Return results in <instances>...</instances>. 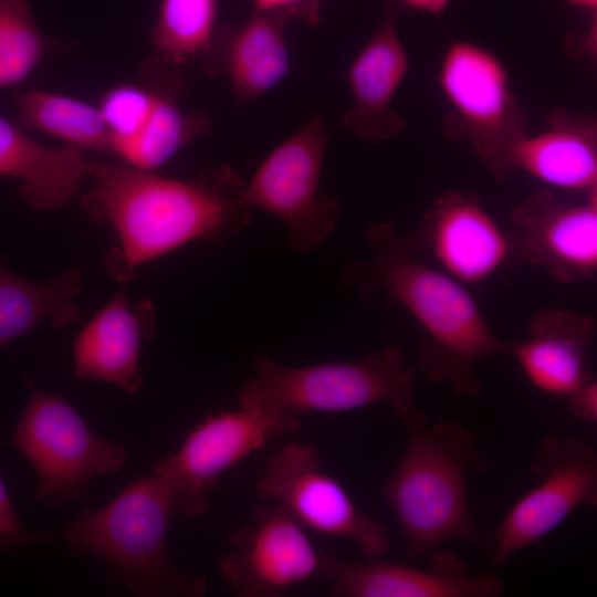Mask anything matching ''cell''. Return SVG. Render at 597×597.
Returning <instances> with one entry per match:
<instances>
[{"label": "cell", "instance_id": "9", "mask_svg": "<svg viewBox=\"0 0 597 597\" xmlns=\"http://www.w3.org/2000/svg\"><path fill=\"white\" fill-rule=\"evenodd\" d=\"M303 417L291 410L238 407L210 413L191 428L175 452L153 472L169 484L176 512L198 516L208 507L219 478L251 453L298 429Z\"/></svg>", "mask_w": 597, "mask_h": 597}, {"label": "cell", "instance_id": "25", "mask_svg": "<svg viewBox=\"0 0 597 597\" xmlns=\"http://www.w3.org/2000/svg\"><path fill=\"white\" fill-rule=\"evenodd\" d=\"M217 14V0H161L151 34V65L180 69L200 57L216 32Z\"/></svg>", "mask_w": 597, "mask_h": 597}, {"label": "cell", "instance_id": "21", "mask_svg": "<svg viewBox=\"0 0 597 597\" xmlns=\"http://www.w3.org/2000/svg\"><path fill=\"white\" fill-rule=\"evenodd\" d=\"M82 149L49 148L0 116V176L21 181L20 193L33 209L62 207L87 179Z\"/></svg>", "mask_w": 597, "mask_h": 597}, {"label": "cell", "instance_id": "27", "mask_svg": "<svg viewBox=\"0 0 597 597\" xmlns=\"http://www.w3.org/2000/svg\"><path fill=\"white\" fill-rule=\"evenodd\" d=\"M182 83L164 85L160 90ZM160 90L148 91L143 87L122 84L114 86L104 94L98 107L111 133L113 154L117 155L145 125Z\"/></svg>", "mask_w": 597, "mask_h": 597}, {"label": "cell", "instance_id": "10", "mask_svg": "<svg viewBox=\"0 0 597 597\" xmlns=\"http://www.w3.org/2000/svg\"><path fill=\"white\" fill-rule=\"evenodd\" d=\"M255 492L281 505L305 530L355 543L369 561L390 551L385 527L362 511L326 472L310 443L292 441L271 454L255 482Z\"/></svg>", "mask_w": 597, "mask_h": 597}, {"label": "cell", "instance_id": "1", "mask_svg": "<svg viewBox=\"0 0 597 597\" xmlns=\"http://www.w3.org/2000/svg\"><path fill=\"white\" fill-rule=\"evenodd\" d=\"M87 178L93 187L84 205L117 233L119 245L107 255L106 266L122 282L142 264L188 242L221 244L251 220L245 181L228 165L179 180L88 160Z\"/></svg>", "mask_w": 597, "mask_h": 597}, {"label": "cell", "instance_id": "24", "mask_svg": "<svg viewBox=\"0 0 597 597\" xmlns=\"http://www.w3.org/2000/svg\"><path fill=\"white\" fill-rule=\"evenodd\" d=\"M184 85L160 90L154 108L138 134L117 155L132 167L153 171L166 164L192 139L210 128L201 112H185L178 104Z\"/></svg>", "mask_w": 597, "mask_h": 597}, {"label": "cell", "instance_id": "11", "mask_svg": "<svg viewBox=\"0 0 597 597\" xmlns=\"http://www.w3.org/2000/svg\"><path fill=\"white\" fill-rule=\"evenodd\" d=\"M531 468L538 483L490 532L489 556L500 567L552 533L578 506L597 505V458L585 442L548 437L538 444Z\"/></svg>", "mask_w": 597, "mask_h": 597}, {"label": "cell", "instance_id": "12", "mask_svg": "<svg viewBox=\"0 0 597 597\" xmlns=\"http://www.w3.org/2000/svg\"><path fill=\"white\" fill-rule=\"evenodd\" d=\"M228 544L220 573L238 596H282L322 576L324 555L276 503L254 509L249 523L229 534Z\"/></svg>", "mask_w": 597, "mask_h": 597}, {"label": "cell", "instance_id": "14", "mask_svg": "<svg viewBox=\"0 0 597 597\" xmlns=\"http://www.w3.org/2000/svg\"><path fill=\"white\" fill-rule=\"evenodd\" d=\"M337 597H500L503 582L493 574L473 575L455 554L434 552L419 569L371 559L347 563L324 555L322 576Z\"/></svg>", "mask_w": 597, "mask_h": 597}, {"label": "cell", "instance_id": "23", "mask_svg": "<svg viewBox=\"0 0 597 597\" xmlns=\"http://www.w3.org/2000/svg\"><path fill=\"white\" fill-rule=\"evenodd\" d=\"M17 123L66 142L70 146L113 154L112 137L100 107L46 91L15 97Z\"/></svg>", "mask_w": 597, "mask_h": 597}, {"label": "cell", "instance_id": "7", "mask_svg": "<svg viewBox=\"0 0 597 597\" xmlns=\"http://www.w3.org/2000/svg\"><path fill=\"white\" fill-rule=\"evenodd\" d=\"M439 84L452 111L443 123L446 135L469 143L498 181L507 179L509 156L526 130L502 62L480 45L454 41L444 53Z\"/></svg>", "mask_w": 597, "mask_h": 597}, {"label": "cell", "instance_id": "6", "mask_svg": "<svg viewBox=\"0 0 597 597\" xmlns=\"http://www.w3.org/2000/svg\"><path fill=\"white\" fill-rule=\"evenodd\" d=\"M8 441L33 467L35 498L59 507L87 494L91 481L122 469L125 449L95 436L78 412L62 397L35 388Z\"/></svg>", "mask_w": 597, "mask_h": 597}, {"label": "cell", "instance_id": "4", "mask_svg": "<svg viewBox=\"0 0 597 597\" xmlns=\"http://www.w3.org/2000/svg\"><path fill=\"white\" fill-rule=\"evenodd\" d=\"M175 512L168 482L153 472L102 509L80 511L59 537L70 548L102 559L111 577L135 595L201 597L206 579L181 574L168 555V525Z\"/></svg>", "mask_w": 597, "mask_h": 597}, {"label": "cell", "instance_id": "3", "mask_svg": "<svg viewBox=\"0 0 597 597\" xmlns=\"http://www.w3.org/2000/svg\"><path fill=\"white\" fill-rule=\"evenodd\" d=\"M404 426L407 447L383 493L408 555L417 558L449 542H465L489 555L490 532L479 528L469 502V476L494 468L478 436L460 423L431 426L421 411Z\"/></svg>", "mask_w": 597, "mask_h": 597}, {"label": "cell", "instance_id": "16", "mask_svg": "<svg viewBox=\"0 0 597 597\" xmlns=\"http://www.w3.org/2000/svg\"><path fill=\"white\" fill-rule=\"evenodd\" d=\"M443 271L461 283H478L507 264L510 244L488 211L474 198L458 191L439 196L413 237Z\"/></svg>", "mask_w": 597, "mask_h": 597}, {"label": "cell", "instance_id": "31", "mask_svg": "<svg viewBox=\"0 0 597 597\" xmlns=\"http://www.w3.org/2000/svg\"><path fill=\"white\" fill-rule=\"evenodd\" d=\"M450 0H401L405 4L431 13H439L444 10Z\"/></svg>", "mask_w": 597, "mask_h": 597}, {"label": "cell", "instance_id": "2", "mask_svg": "<svg viewBox=\"0 0 597 597\" xmlns=\"http://www.w3.org/2000/svg\"><path fill=\"white\" fill-rule=\"evenodd\" d=\"M366 240L374 254L346 264L343 282L366 303L381 292L401 304L423 332L418 350L423 374L448 384L458 396H478L482 383L475 366L492 356L511 355L512 346L495 336L461 282L417 259L413 237L381 221L369 227Z\"/></svg>", "mask_w": 597, "mask_h": 597}, {"label": "cell", "instance_id": "28", "mask_svg": "<svg viewBox=\"0 0 597 597\" xmlns=\"http://www.w3.org/2000/svg\"><path fill=\"white\" fill-rule=\"evenodd\" d=\"M55 537L59 532L30 531L21 524L0 476V549L33 546Z\"/></svg>", "mask_w": 597, "mask_h": 597}, {"label": "cell", "instance_id": "30", "mask_svg": "<svg viewBox=\"0 0 597 597\" xmlns=\"http://www.w3.org/2000/svg\"><path fill=\"white\" fill-rule=\"evenodd\" d=\"M572 412L589 422H597V381L590 377L567 397Z\"/></svg>", "mask_w": 597, "mask_h": 597}, {"label": "cell", "instance_id": "13", "mask_svg": "<svg viewBox=\"0 0 597 597\" xmlns=\"http://www.w3.org/2000/svg\"><path fill=\"white\" fill-rule=\"evenodd\" d=\"M507 264H528L562 283L597 271V189L584 203H566L543 190L511 210Z\"/></svg>", "mask_w": 597, "mask_h": 597}, {"label": "cell", "instance_id": "17", "mask_svg": "<svg viewBox=\"0 0 597 597\" xmlns=\"http://www.w3.org/2000/svg\"><path fill=\"white\" fill-rule=\"evenodd\" d=\"M289 21L253 11L242 24L216 29L199 59L209 74L227 75L238 103H251L277 86L291 70Z\"/></svg>", "mask_w": 597, "mask_h": 597}, {"label": "cell", "instance_id": "32", "mask_svg": "<svg viewBox=\"0 0 597 597\" xmlns=\"http://www.w3.org/2000/svg\"><path fill=\"white\" fill-rule=\"evenodd\" d=\"M569 1L575 4L583 6L590 9L596 8L597 6V0H569Z\"/></svg>", "mask_w": 597, "mask_h": 597}, {"label": "cell", "instance_id": "8", "mask_svg": "<svg viewBox=\"0 0 597 597\" xmlns=\"http://www.w3.org/2000/svg\"><path fill=\"white\" fill-rule=\"evenodd\" d=\"M328 140L324 121L312 113L272 149L244 186V202L282 220L292 247L300 252L323 243L341 216L338 200L320 191Z\"/></svg>", "mask_w": 597, "mask_h": 597}, {"label": "cell", "instance_id": "18", "mask_svg": "<svg viewBox=\"0 0 597 597\" xmlns=\"http://www.w3.org/2000/svg\"><path fill=\"white\" fill-rule=\"evenodd\" d=\"M154 333L153 306L145 301L133 310L122 286L74 338L76 378L113 383L128 394L139 391L140 344Z\"/></svg>", "mask_w": 597, "mask_h": 597}, {"label": "cell", "instance_id": "19", "mask_svg": "<svg viewBox=\"0 0 597 597\" xmlns=\"http://www.w3.org/2000/svg\"><path fill=\"white\" fill-rule=\"evenodd\" d=\"M595 334L590 316L543 310L533 315L527 338L512 346L511 355L536 388L567 397L593 377L588 352Z\"/></svg>", "mask_w": 597, "mask_h": 597}, {"label": "cell", "instance_id": "5", "mask_svg": "<svg viewBox=\"0 0 597 597\" xmlns=\"http://www.w3.org/2000/svg\"><path fill=\"white\" fill-rule=\"evenodd\" d=\"M256 374L238 394L241 407L338 412L389 402L402 422L416 416L417 371L397 346L388 345L362 359L304 367L284 366L268 355L253 360Z\"/></svg>", "mask_w": 597, "mask_h": 597}, {"label": "cell", "instance_id": "26", "mask_svg": "<svg viewBox=\"0 0 597 597\" xmlns=\"http://www.w3.org/2000/svg\"><path fill=\"white\" fill-rule=\"evenodd\" d=\"M45 38L29 0H0V88L25 80L41 61Z\"/></svg>", "mask_w": 597, "mask_h": 597}, {"label": "cell", "instance_id": "29", "mask_svg": "<svg viewBox=\"0 0 597 597\" xmlns=\"http://www.w3.org/2000/svg\"><path fill=\"white\" fill-rule=\"evenodd\" d=\"M325 0H251L254 12L282 15L289 20H298L308 27L321 21V11Z\"/></svg>", "mask_w": 597, "mask_h": 597}, {"label": "cell", "instance_id": "22", "mask_svg": "<svg viewBox=\"0 0 597 597\" xmlns=\"http://www.w3.org/2000/svg\"><path fill=\"white\" fill-rule=\"evenodd\" d=\"M82 270L73 266L48 282H33L0 266V347H7L48 320L56 328L80 316Z\"/></svg>", "mask_w": 597, "mask_h": 597}, {"label": "cell", "instance_id": "20", "mask_svg": "<svg viewBox=\"0 0 597 597\" xmlns=\"http://www.w3.org/2000/svg\"><path fill=\"white\" fill-rule=\"evenodd\" d=\"M548 126L515 144L506 164L507 178L522 170L555 187L597 189L596 122L559 109L549 115Z\"/></svg>", "mask_w": 597, "mask_h": 597}, {"label": "cell", "instance_id": "15", "mask_svg": "<svg viewBox=\"0 0 597 597\" xmlns=\"http://www.w3.org/2000/svg\"><path fill=\"white\" fill-rule=\"evenodd\" d=\"M401 6L398 0L387 2L376 30L347 72L352 105L341 125L365 143L392 139L406 127L391 106L408 70V56L397 30Z\"/></svg>", "mask_w": 597, "mask_h": 597}]
</instances>
